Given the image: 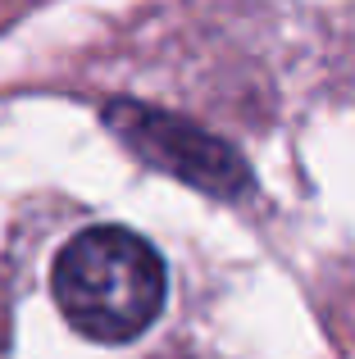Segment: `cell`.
<instances>
[{
  "mask_svg": "<svg viewBox=\"0 0 355 359\" xmlns=\"http://www.w3.org/2000/svg\"><path fill=\"white\" fill-rule=\"evenodd\" d=\"M64 318L91 341L123 346L160 318L169 296L164 259L128 228H87L60 250L51 273Z\"/></svg>",
  "mask_w": 355,
  "mask_h": 359,
  "instance_id": "cell-1",
  "label": "cell"
},
{
  "mask_svg": "<svg viewBox=\"0 0 355 359\" xmlns=\"http://www.w3.org/2000/svg\"><path fill=\"white\" fill-rule=\"evenodd\" d=\"M100 123L133 150L137 159H146L151 168L169 177H182L187 187L219 201H241L250 191V168L223 137L205 132L201 123L182 114H164L155 105H137V100H109L100 109Z\"/></svg>",
  "mask_w": 355,
  "mask_h": 359,
  "instance_id": "cell-2",
  "label": "cell"
}]
</instances>
